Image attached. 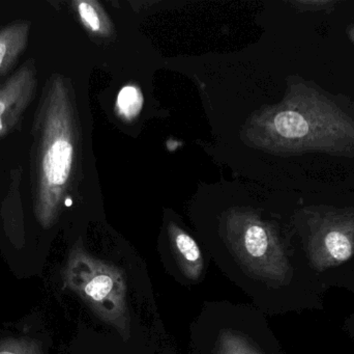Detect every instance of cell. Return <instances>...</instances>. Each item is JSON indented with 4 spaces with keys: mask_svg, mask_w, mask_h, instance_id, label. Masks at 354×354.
<instances>
[{
    "mask_svg": "<svg viewBox=\"0 0 354 354\" xmlns=\"http://www.w3.org/2000/svg\"><path fill=\"white\" fill-rule=\"evenodd\" d=\"M78 10L81 19L84 21L85 24L88 25L93 31L100 30L101 22H100L99 16H97L95 8L88 2H80Z\"/></svg>",
    "mask_w": 354,
    "mask_h": 354,
    "instance_id": "12",
    "label": "cell"
},
{
    "mask_svg": "<svg viewBox=\"0 0 354 354\" xmlns=\"http://www.w3.org/2000/svg\"><path fill=\"white\" fill-rule=\"evenodd\" d=\"M216 354H261L247 339L231 330H223L218 338Z\"/></svg>",
    "mask_w": 354,
    "mask_h": 354,
    "instance_id": "9",
    "label": "cell"
},
{
    "mask_svg": "<svg viewBox=\"0 0 354 354\" xmlns=\"http://www.w3.org/2000/svg\"><path fill=\"white\" fill-rule=\"evenodd\" d=\"M64 282V286L78 294L100 319L128 340L131 316L126 278L120 268L76 247L68 258Z\"/></svg>",
    "mask_w": 354,
    "mask_h": 354,
    "instance_id": "3",
    "label": "cell"
},
{
    "mask_svg": "<svg viewBox=\"0 0 354 354\" xmlns=\"http://www.w3.org/2000/svg\"><path fill=\"white\" fill-rule=\"evenodd\" d=\"M118 105L120 112L127 118L136 116L142 108V95L136 87H124L118 94Z\"/></svg>",
    "mask_w": 354,
    "mask_h": 354,
    "instance_id": "10",
    "label": "cell"
},
{
    "mask_svg": "<svg viewBox=\"0 0 354 354\" xmlns=\"http://www.w3.org/2000/svg\"><path fill=\"white\" fill-rule=\"evenodd\" d=\"M66 106L59 81L44 87L33 128V209L39 224H53L72 174L74 147L66 129Z\"/></svg>",
    "mask_w": 354,
    "mask_h": 354,
    "instance_id": "2",
    "label": "cell"
},
{
    "mask_svg": "<svg viewBox=\"0 0 354 354\" xmlns=\"http://www.w3.org/2000/svg\"><path fill=\"white\" fill-rule=\"evenodd\" d=\"M31 23L16 21L0 28V82L18 62L28 44Z\"/></svg>",
    "mask_w": 354,
    "mask_h": 354,
    "instance_id": "7",
    "label": "cell"
},
{
    "mask_svg": "<svg viewBox=\"0 0 354 354\" xmlns=\"http://www.w3.org/2000/svg\"><path fill=\"white\" fill-rule=\"evenodd\" d=\"M347 35H348L349 39L354 44V25L349 27L348 30H347Z\"/></svg>",
    "mask_w": 354,
    "mask_h": 354,
    "instance_id": "14",
    "label": "cell"
},
{
    "mask_svg": "<svg viewBox=\"0 0 354 354\" xmlns=\"http://www.w3.org/2000/svg\"><path fill=\"white\" fill-rule=\"evenodd\" d=\"M0 354H41V351L30 341L6 340L0 343Z\"/></svg>",
    "mask_w": 354,
    "mask_h": 354,
    "instance_id": "11",
    "label": "cell"
},
{
    "mask_svg": "<svg viewBox=\"0 0 354 354\" xmlns=\"http://www.w3.org/2000/svg\"><path fill=\"white\" fill-rule=\"evenodd\" d=\"M37 69L27 60L0 82V141L16 130L37 94Z\"/></svg>",
    "mask_w": 354,
    "mask_h": 354,
    "instance_id": "6",
    "label": "cell"
},
{
    "mask_svg": "<svg viewBox=\"0 0 354 354\" xmlns=\"http://www.w3.org/2000/svg\"><path fill=\"white\" fill-rule=\"evenodd\" d=\"M310 264L324 272L354 255V207L310 206L301 212Z\"/></svg>",
    "mask_w": 354,
    "mask_h": 354,
    "instance_id": "4",
    "label": "cell"
},
{
    "mask_svg": "<svg viewBox=\"0 0 354 354\" xmlns=\"http://www.w3.org/2000/svg\"><path fill=\"white\" fill-rule=\"evenodd\" d=\"M171 236L172 249L183 276L191 281L199 280L203 272L204 261L197 242L177 228L172 230Z\"/></svg>",
    "mask_w": 354,
    "mask_h": 354,
    "instance_id": "8",
    "label": "cell"
},
{
    "mask_svg": "<svg viewBox=\"0 0 354 354\" xmlns=\"http://www.w3.org/2000/svg\"><path fill=\"white\" fill-rule=\"evenodd\" d=\"M274 136L293 153L354 158V102L299 81L272 118Z\"/></svg>",
    "mask_w": 354,
    "mask_h": 354,
    "instance_id": "1",
    "label": "cell"
},
{
    "mask_svg": "<svg viewBox=\"0 0 354 354\" xmlns=\"http://www.w3.org/2000/svg\"><path fill=\"white\" fill-rule=\"evenodd\" d=\"M237 261L250 274L262 280L283 284L291 266L278 237L261 222H248L231 238Z\"/></svg>",
    "mask_w": 354,
    "mask_h": 354,
    "instance_id": "5",
    "label": "cell"
},
{
    "mask_svg": "<svg viewBox=\"0 0 354 354\" xmlns=\"http://www.w3.org/2000/svg\"><path fill=\"white\" fill-rule=\"evenodd\" d=\"M336 3L337 1H334V0H304V1L297 2L301 8L310 10V12L330 10Z\"/></svg>",
    "mask_w": 354,
    "mask_h": 354,
    "instance_id": "13",
    "label": "cell"
}]
</instances>
